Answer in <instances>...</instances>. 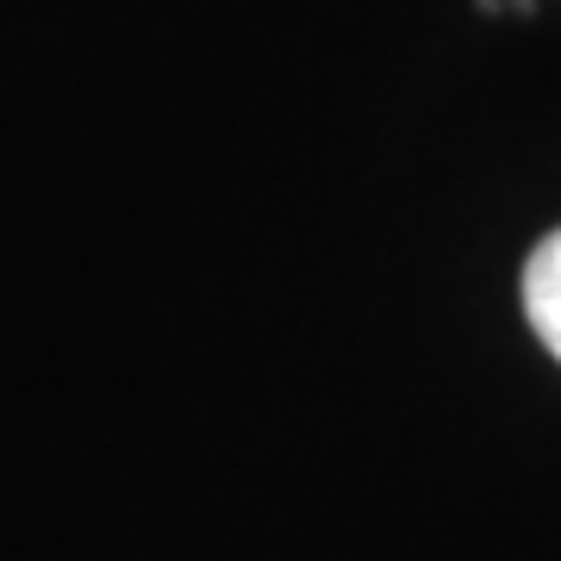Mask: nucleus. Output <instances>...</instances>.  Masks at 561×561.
<instances>
[{"instance_id":"nucleus-1","label":"nucleus","mask_w":561,"mask_h":561,"mask_svg":"<svg viewBox=\"0 0 561 561\" xmlns=\"http://www.w3.org/2000/svg\"><path fill=\"white\" fill-rule=\"evenodd\" d=\"M518 294H524V319H530V331H537L542 350L561 362V225L530 250V256H524Z\"/></svg>"}]
</instances>
